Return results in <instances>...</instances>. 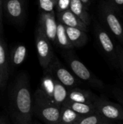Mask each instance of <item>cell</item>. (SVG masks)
<instances>
[{
    "mask_svg": "<svg viewBox=\"0 0 123 124\" xmlns=\"http://www.w3.org/2000/svg\"><path fill=\"white\" fill-rule=\"evenodd\" d=\"M57 17L58 22L63 24L66 27L76 28L86 32L88 31V25L83 23L70 9L57 13Z\"/></svg>",
    "mask_w": 123,
    "mask_h": 124,
    "instance_id": "14",
    "label": "cell"
},
{
    "mask_svg": "<svg viewBox=\"0 0 123 124\" xmlns=\"http://www.w3.org/2000/svg\"><path fill=\"white\" fill-rule=\"evenodd\" d=\"M38 6L41 12H55L56 2L54 0H38Z\"/></svg>",
    "mask_w": 123,
    "mask_h": 124,
    "instance_id": "22",
    "label": "cell"
},
{
    "mask_svg": "<svg viewBox=\"0 0 123 124\" xmlns=\"http://www.w3.org/2000/svg\"><path fill=\"white\" fill-rule=\"evenodd\" d=\"M3 0H0V34L3 33Z\"/></svg>",
    "mask_w": 123,
    "mask_h": 124,
    "instance_id": "27",
    "label": "cell"
},
{
    "mask_svg": "<svg viewBox=\"0 0 123 124\" xmlns=\"http://www.w3.org/2000/svg\"><path fill=\"white\" fill-rule=\"evenodd\" d=\"M117 12L108 1H102L99 5V14L103 23L123 44V25L117 17Z\"/></svg>",
    "mask_w": 123,
    "mask_h": 124,
    "instance_id": "5",
    "label": "cell"
},
{
    "mask_svg": "<svg viewBox=\"0 0 123 124\" xmlns=\"http://www.w3.org/2000/svg\"><path fill=\"white\" fill-rule=\"evenodd\" d=\"M69 9L86 25H90L91 17L88 12V8L80 0H71Z\"/></svg>",
    "mask_w": 123,
    "mask_h": 124,
    "instance_id": "16",
    "label": "cell"
},
{
    "mask_svg": "<svg viewBox=\"0 0 123 124\" xmlns=\"http://www.w3.org/2000/svg\"><path fill=\"white\" fill-rule=\"evenodd\" d=\"M39 89L51 102L57 105L62 106L67 99V88L46 73L41 78Z\"/></svg>",
    "mask_w": 123,
    "mask_h": 124,
    "instance_id": "4",
    "label": "cell"
},
{
    "mask_svg": "<svg viewBox=\"0 0 123 124\" xmlns=\"http://www.w3.org/2000/svg\"><path fill=\"white\" fill-rule=\"evenodd\" d=\"M0 124H10V123L5 116H0Z\"/></svg>",
    "mask_w": 123,
    "mask_h": 124,
    "instance_id": "28",
    "label": "cell"
},
{
    "mask_svg": "<svg viewBox=\"0 0 123 124\" xmlns=\"http://www.w3.org/2000/svg\"><path fill=\"white\" fill-rule=\"evenodd\" d=\"M54 1H55V2H56V1H57V0H54Z\"/></svg>",
    "mask_w": 123,
    "mask_h": 124,
    "instance_id": "32",
    "label": "cell"
},
{
    "mask_svg": "<svg viewBox=\"0 0 123 124\" xmlns=\"http://www.w3.org/2000/svg\"><path fill=\"white\" fill-rule=\"evenodd\" d=\"M35 41L39 63L41 68L46 70L54 59L55 55L51 41L46 37L38 26L36 30Z\"/></svg>",
    "mask_w": 123,
    "mask_h": 124,
    "instance_id": "8",
    "label": "cell"
},
{
    "mask_svg": "<svg viewBox=\"0 0 123 124\" xmlns=\"http://www.w3.org/2000/svg\"><path fill=\"white\" fill-rule=\"evenodd\" d=\"M54 44L64 49H71L73 48V46L72 45L71 42L70 41L67 37L65 26L63 24L59 23L58 21H57L56 39H55Z\"/></svg>",
    "mask_w": 123,
    "mask_h": 124,
    "instance_id": "19",
    "label": "cell"
},
{
    "mask_svg": "<svg viewBox=\"0 0 123 124\" xmlns=\"http://www.w3.org/2000/svg\"><path fill=\"white\" fill-rule=\"evenodd\" d=\"M32 124H40L38 121H33V122L32 123Z\"/></svg>",
    "mask_w": 123,
    "mask_h": 124,
    "instance_id": "30",
    "label": "cell"
},
{
    "mask_svg": "<svg viewBox=\"0 0 123 124\" xmlns=\"http://www.w3.org/2000/svg\"><path fill=\"white\" fill-rule=\"evenodd\" d=\"M77 124H115L112 121L108 120L97 113L84 116Z\"/></svg>",
    "mask_w": 123,
    "mask_h": 124,
    "instance_id": "21",
    "label": "cell"
},
{
    "mask_svg": "<svg viewBox=\"0 0 123 124\" xmlns=\"http://www.w3.org/2000/svg\"><path fill=\"white\" fill-rule=\"evenodd\" d=\"M27 49L25 45L17 44L11 51L9 56V64L12 67H17L20 65L25 60Z\"/></svg>",
    "mask_w": 123,
    "mask_h": 124,
    "instance_id": "18",
    "label": "cell"
},
{
    "mask_svg": "<svg viewBox=\"0 0 123 124\" xmlns=\"http://www.w3.org/2000/svg\"><path fill=\"white\" fill-rule=\"evenodd\" d=\"M80 1L83 3V4H84L87 8H88L89 5L91 4V0H80Z\"/></svg>",
    "mask_w": 123,
    "mask_h": 124,
    "instance_id": "29",
    "label": "cell"
},
{
    "mask_svg": "<svg viewBox=\"0 0 123 124\" xmlns=\"http://www.w3.org/2000/svg\"><path fill=\"white\" fill-rule=\"evenodd\" d=\"M62 124V123H60V122H59V123H57V124Z\"/></svg>",
    "mask_w": 123,
    "mask_h": 124,
    "instance_id": "31",
    "label": "cell"
},
{
    "mask_svg": "<svg viewBox=\"0 0 123 124\" xmlns=\"http://www.w3.org/2000/svg\"><path fill=\"white\" fill-rule=\"evenodd\" d=\"M108 1L117 11H119L123 7V0H108Z\"/></svg>",
    "mask_w": 123,
    "mask_h": 124,
    "instance_id": "26",
    "label": "cell"
},
{
    "mask_svg": "<svg viewBox=\"0 0 123 124\" xmlns=\"http://www.w3.org/2000/svg\"><path fill=\"white\" fill-rule=\"evenodd\" d=\"M9 110L14 124L33 123V97L26 73L19 74L9 89Z\"/></svg>",
    "mask_w": 123,
    "mask_h": 124,
    "instance_id": "1",
    "label": "cell"
},
{
    "mask_svg": "<svg viewBox=\"0 0 123 124\" xmlns=\"http://www.w3.org/2000/svg\"><path fill=\"white\" fill-rule=\"evenodd\" d=\"M112 94L115 99L120 102V105L123 108V90L120 89H113Z\"/></svg>",
    "mask_w": 123,
    "mask_h": 124,
    "instance_id": "24",
    "label": "cell"
},
{
    "mask_svg": "<svg viewBox=\"0 0 123 124\" xmlns=\"http://www.w3.org/2000/svg\"><path fill=\"white\" fill-rule=\"evenodd\" d=\"M67 37L73 47H82L88 41V35L86 31L79 28L66 27Z\"/></svg>",
    "mask_w": 123,
    "mask_h": 124,
    "instance_id": "15",
    "label": "cell"
},
{
    "mask_svg": "<svg viewBox=\"0 0 123 124\" xmlns=\"http://www.w3.org/2000/svg\"><path fill=\"white\" fill-rule=\"evenodd\" d=\"M9 75V62L7 57L6 44L0 34V91L3 92L7 86Z\"/></svg>",
    "mask_w": 123,
    "mask_h": 124,
    "instance_id": "13",
    "label": "cell"
},
{
    "mask_svg": "<svg viewBox=\"0 0 123 124\" xmlns=\"http://www.w3.org/2000/svg\"><path fill=\"white\" fill-rule=\"evenodd\" d=\"M83 117L71 109L62 106L59 122L64 124H77Z\"/></svg>",
    "mask_w": 123,
    "mask_h": 124,
    "instance_id": "20",
    "label": "cell"
},
{
    "mask_svg": "<svg viewBox=\"0 0 123 124\" xmlns=\"http://www.w3.org/2000/svg\"><path fill=\"white\" fill-rule=\"evenodd\" d=\"M71 0H57L56 1V12L57 13L69 9Z\"/></svg>",
    "mask_w": 123,
    "mask_h": 124,
    "instance_id": "23",
    "label": "cell"
},
{
    "mask_svg": "<svg viewBox=\"0 0 123 124\" xmlns=\"http://www.w3.org/2000/svg\"><path fill=\"white\" fill-rule=\"evenodd\" d=\"M62 106L70 108L82 116H87L96 113V108L94 104L65 101Z\"/></svg>",
    "mask_w": 123,
    "mask_h": 124,
    "instance_id": "17",
    "label": "cell"
},
{
    "mask_svg": "<svg viewBox=\"0 0 123 124\" xmlns=\"http://www.w3.org/2000/svg\"><path fill=\"white\" fill-rule=\"evenodd\" d=\"M3 9L7 17L16 24H22L24 21L26 13L25 0H4Z\"/></svg>",
    "mask_w": 123,
    "mask_h": 124,
    "instance_id": "10",
    "label": "cell"
},
{
    "mask_svg": "<svg viewBox=\"0 0 123 124\" xmlns=\"http://www.w3.org/2000/svg\"><path fill=\"white\" fill-rule=\"evenodd\" d=\"M96 113L110 121H123V108L105 97H99L94 102Z\"/></svg>",
    "mask_w": 123,
    "mask_h": 124,
    "instance_id": "9",
    "label": "cell"
},
{
    "mask_svg": "<svg viewBox=\"0 0 123 124\" xmlns=\"http://www.w3.org/2000/svg\"><path fill=\"white\" fill-rule=\"evenodd\" d=\"M62 106L51 102L38 88L33 97V113L46 124H56L60 121Z\"/></svg>",
    "mask_w": 123,
    "mask_h": 124,
    "instance_id": "2",
    "label": "cell"
},
{
    "mask_svg": "<svg viewBox=\"0 0 123 124\" xmlns=\"http://www.w3.org/2000/svg\"><path fill=\"white\" fill-rule=\"evenodd\" d=\"M44 72L51 76L54 79L60 82L67 89L77 87L81 81L69 71L55 57Z\"/></svg>",
    "mask_w": 123,
    "mask_h": 124,
    "instance_id": "7",
    "label": "cell"
},
{
    "mask_svg": "<svg viewBox=\"0 0 123 124\" xmlns=\"http://www.w3.org/2000/svg\"><path fill=\"white\" fill-rule=\"evenodd\" d=\"M116 49H117L118 66L123 72V47L118 46H116Z\"/></svg>",
    "mask_w": 123,
    "mask_h": 124,
    "instance_id": "25",
    "label": "cell"
},
{
    "mask_svg": "<svg viewBox=\"0 0 123 124\" xmlns=\"http://www.w3.org/2000/svg\"><path fill=\"white\" fill-rule=\"evenodd\" d=\"M98 97L99 96L93 93L91 91L73 87L67 89V99L65 101L94 104Z\"/></svg>",
    "mask_w": 123,
    "mask_h": 124,
    "instance_id": "12",
    "label": "cell"
},
{
    "mask_svg": "<svg viewBox=\"0 0 123 124\" xmlns=\"http://www.w3.org/2000/svg\"><path fill=\"white\" fill-rule=\"evenodd\" d=\"M94 34L100 49L109 62L115 68H119L116 46L105 28L98 22L94 23Z\"/></svg>",
    "mask_w": 123,
    "mask_h": 124,
    "instance_id": "6",
    "label": "cell"
},
{
    "mask_svg": "<svg viewBox=\"0 0 123 124\" xmlns=\"http://www.w3.org/2000/svg\"><path fill=\"white\" fill-rule=\"evenodd\" d=\"M64 56L72 74L80 81H84L98 89H104V82L96 77L73 53L68 52Z\"/></svg>",
    "mask_w": 123,
    "mask_h": 124,
    "instance_id": "3",
    "label": "cell"
},
{
    "mask_svg": "<svg viewBox=\"0 0 123 124\" xmlns=\"http://www.w3.org/2000/svg\"><path fill=\"white\" fill-rule=\"evenodd\" d=\"M57 21L56 20L55 12H41L39 15L38 27L41 28L46 37L53 44H55Z\"/></svg>",
    "mask_w": 123,
    "mask_h": 124,
    "instance_id": "11",
    "label": "cell"
}]
</instances>
